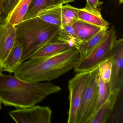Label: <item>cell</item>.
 Here are the masks:
<instances>
[{
    "label": "cell",
    "instance_id": "cell-24",
    "mask_svg": "<svg viewBox=\"0 0 123 123\" xmlns=\"http://www.w3.org/2000/svg\"><path fill=\"white\" fill-rule=\"evenodd\" d=\"M103 3L99 0H86V5L84 8L91 12H100L101 6Z\"/></svg>",
    "mask_w": 123,
    "mask_h": 123
},
{
    "label": "cell",
    "instance_id": "cell-4",
    "mask_svg": "<svg viewBox=\"0 0 123 123\" xmlns=\"http://www.w3.org/2000/svg\"><path fill=\"white\" fill-rule=\"evenodd\" d=\"M117 35L114 26L107 31V35L100 43L86 58L80 60L74 68L76 73L90 71L110 57Z\"/></svg>",
    "mask_w": 123,
    "mask_h": 123
},
{
    "label": "cell",
    "instance_id": "cell-14",
    "mask_svg": "<svg viewBox=\"0 0 123 123\" xmlns=\"http://www.w3.org/2000/svg\"><path fill=\"white\" fill-rule=\"evenodd\" d=\"M108 29H103L86 41L82 42L77 49L80 53V59L87 57L105 38Z\"/></svg>",
    "mask_w": 123,
    "mask_h": 123
},
{
    "label": "cell",
    "instance_id": "cell-8",
    "mask_svg": "<svg viewBox=\"0 0 123 123\" xmlns=\"http://www.w3.org/2000/svg\"><path fill=\"white\" fill-rule=\"evenodd\" d=\"M52 111L47 106L35 105L11 111L9 114L18 123H50Z\"/></svg>",
    "mask_w": 123,
    "mask_h": 123
},
{
    "label": "cell",
    "instance_id": "cell-17",
    "mask_svg": "<svg viewBox=\"0 0 123 123\" xmlns=\"http://www.w3.org/2000/svg\"><path fill=\"white\" fill-rule=\"evenodd\" d=\"M78 16L79 20L102 29H108L109 23L103 18L101 12H95L88 11L85 8H78Z\"/></svg>",
    "mask_w": 123,
    "mask_h": 123
},
{
    "label": "cell",
    "instance_id": "cell-12",
    "mask_svg": "<svg viewBox=\"0 0 123 123\" xmlns=\"http://www.w3.org/2000/svg\"><path fill=\"white\" fill-rule=\"evenodd\" d=\"M33 0H19L15 7L6 16L3 23L15 27L23 21Z\"/></svg>",
    "mask_w": 123,
    "mask_h": 123
},
{
    "label": "cell",
    "instance_id": "cell-29",
    "mask_svg": "<svg viewBox=\"0 0 123 123\" xmlns=\"http://www.w3.org/2000/svg\"><path fill=\"white\" fill-rule=\"evenodd\" d=\"M2 102H1V100L0 99V110L1 108V104H2Z\"/></svg>",
    "mask_w": 123,
    "mask_h": 123
},
{
    "label": "cell",
    "instance_id": "cell-25",
    "mask_svg": "<svg viewBox=\"0 0 123 123\" xmlns=\"http://www.w3.org/2000/svg\"><path fill=\"white\" fill-rule=\"evenodd\" d=\"M4 4V13L3 15L6 16L11 12L15 7L19 0H3Z\"/></svg>",
    "mask_w": 123,
    "mask_h": 123
},
{
    "label": "cell",
    "instance_id": "cell-3",
    "mask_svg": "<svg viewBox=\"0 0 123 123\" xmlns=\"http://www.w3.org/2000/svg\"><path fill=\"white\" fill-rule=\"evenodd\" d=\"M16 40L22 45L21 62L30 59L39 49L57 38L60 27L49 24L38 17L23 20L15 26Z\"/></svg>",
    "mask_w": 123,
    "mask_h": 123
},
{
    "label": "cell",
    "instance_id": "cell-9",
    "mask_svg": "<svg viewBox=\"0 0 123 123\" xmlns=\"http://www.w3.org/2000/svg\"><path fill=\"white\" fill-rule=\"evenodd\" d=\"M15 41V27L0 22V64L2 67Z\"/></svg>",
    "mask_w": 123,
    "mask_h": 123
},
{
    "label": "cell",
    "instance_id": "cell-15",
    "mask_svg": "<svg viewBox=\"0 0 123 123\" xmlns=\"http://www.w3.org/2000/svg\"><path fill=\"white\" fill-rule=\"evenodd\" d=\"M76 35L81 42L88 41L103 29L78 20L72 25Z\"/></svg>",
    "mask_w": 123,
    "mask_h": 123
},
{
    "label": "cell",
    "instance_id": "cell-7",
    "mask_svg": "<svg viewBox=\"0 0 123 123\" xmlns=\"http://www.w3.org/2000/svg\"><path fill=\"white\" fill-rule=\"evenodd\" d=\"M109 59L112 64L111 76L109 83V93L118 96L123 90V38L116 40Z\"/></svg>",
    "mask_w": 123,
    "mask_h": 123
},
{
    "label": "cell",
    "instance_id": "cell-26",
    "mask_svg": "<svg viewBox=\"0 0 123 123\" xmlns=\"http://www.w3.org/2000/svg\"><path fill=\"white\" fill-rule=\"evenodd\" d=\"M4 4L3 0H0V22H1V16L4 13Z\"/></svg>",
    "mask_w": 123,
    "mask_h": 123
},
{
    "label": "cell",
    "instance_id": "cell-23",
    "mask_svg": "<svg viewBox=\"0 0 123 123\" xmlns=\"http://www.w3.org/2000/svg\"><path fill=\"white\" fill-rule=\"evenodd\" d=\"M112 70V64L109 59L103 61L98 65L99 75L104 83H108L110 82Z\"/></svg>",
    "mask_w": 123,
    "mask_h": 123
},
{
    "label": "cell",
    "instance_id": "cell-5",
    "mask_svg": "<svg viewBox=\"0 0 123 123\" xmlns=\"http://www.w3.org/2000/svg\"><path fill=\"white\" fill-rule=\"evenodd\" d=\"M98 65L91 70L77 115L76 123H87L95 113L98 91Z\"/></svg>",
    "mask_w": 123,
    "mask_h": 123
},
{
    "label": "cell",
    "instance_id": "cell-19",
    "mask_svg": "<svg viewBox=\"0 0 123 123\" xmlns=\"http://www.w3.org/2000/svg\"><path fill=\"white\" fill-rule=\"evenodd\" d=\"M57 39L66 42L71 46L77 49L82 43L76 35L72 25L67 26L60 28Z\"/></svg>",
    "mask_w": 123,
    "mask_h": 123
},
{
    "label": "cell",
    "instance_id": "cell-2",
    "mask_svg": "<svg viewBox=\"0 0 123 123\" xmlns=\"http://www.w3.org/2000/svg\"><path fill=\"white\" fill-rule=\"evenodd\" d=\"M80 59L78 50L72 47L50 57L29 59L20 64L14 76L31 82H49L73 69Z\"/></svg>",
    "mask_w": 123,
    "mask_h": 123
},
{
    "label": "cell",
    "instance_id": "cell-6",
    "mask_svg": "<svg viewBox=\"0 0 123 123\" xmlns=\"http://www.w3.org/2000/svg\"><path fill=\"white\" fill-rule=\"evenodd\" d=\"M91 70L78 73L68 82L69 106L68 123H76L77 115Z\"/></svg>",
    "mask_w": 123,
    "mask_h": 123
},
{
    "label": "cell",
    "instance_id": "cell-21",
    "mask_svg": "<svg viewBox=\"0 0 123 123\" xmlns=\"http://www.w3.org/2000/svg\"><path fill=\"white\" fill-rule=\"evenodd\" d=\"M118 99L119 101L118 103L117 100L107 122L111 123H122L123 122V90L120 93Z\"/></svg>",
    "mask_w": 123,
    "mask_h": 123
},
{
    "label": "cell",
    "instance_id": "cell-28",
    "mask_svg": "<svg viewBox=\"0 0 123 123\" xmlns=\"http://www.w3.org/2000/svg\"><path fill=\"white\" fill-rule=\"evenodd\" d=\"M3 72V67L1 64H0V74L2 73Z\"/></svg>",
    "mask_w": 123,
    "mask_h": 123
},
{
    "label": "cell",
    "instance_id": "cell-20",
    "mask_svg": "<svg viewBox=\"0 0 123 123\" xmlns=\"http://www.w3.org/2000/svg\"><path fill=\"white\" fill-rule=\"evenodd\" d=\"M78 9L68 4L62 6L61 28L72 25L74 23L79 20Z\"/></svg>",
    "mask_w": 123,
    "mask_h": 123
},
{
    "label": "cell",
    "instance_id": "cell-18",
    "mask_svg": "<svg viewBox=\"0 0 123 123\" xmlns=\"http://www.w3.org/2000/svg\"><path fill=\"white\" fill-rule=\"evenodd\" d=\"M62 6L41 11L37 14V17L49 24L61 28Z\"/></svg>",
    "mask_w": 123,
    "mask_h": 123
},
{
    "label": "cell",
    "instance_id": "cell-13",
    "mask_svg": "<svg viewBox=\"0 0 123 123\" xmlns=\"http://www.w3.org/2000/svg\"><path fill=\"white\" fill-rule=\"evenodd\" d=\"M63 5L62 0H33L23 20L37 17V14L41 11Z\"/></svg>",
    "mask_w": 123,
    "mask_h": 123
},
{
    "label": "cell",
    "instance_id": "cell-27",
    "mask_svg": "<svg viewBox=\"0 0 123 123\" xmlns=\"http://www.w3.org/2000/svg\"><path fill=\"white\" fill-rule=\"evenodd\" d=\"M75 0H62L64 4H67L69 3L74 2Z\"/></svg>",
    "mask_w": 123,
    "mask_h": 123
},
{
    "label": "cell",
    "instance_id": "cell-10",
    "mask_svg": "<svg viewBox=\"0 0 123 123\" xmlns=\"http://www.w3.org/2000/svg\"><path fill=\"white\" fill-rule=\"evenodd\" d=\"M66 42L55 39L44 45L30 59H43L56 55L72 48Z\"/></svg>",
    "mask_w": 123,
    "mask_h": 123
},
{
    "label": "cell",
    "instance_id": "cell-16",
    "mask_svg": "<svg viewBox=\"0 0 123 123\" xmlns=\"http://www.w3.org/2000/svg\"><path fill=\"white\" fill-rule=\"evenodd\" d=\"M117 98L109 96L104 103L94 113L87 123H106Z\"/></svg>",
    "mask_w": 123,
    "mask_h": 123
},
{
    "label": "cell",
    "instance_id": "cell-11",
    "mask_svg": "<svg viewBox=\"0 0 123 123\" xmlns=\"http://www.w3.org/2000/svg\"><path fill=\"white\" fill-rule=\"evenodd\" d=\"M23 53L22 45L17 40L7 56L3 65V71L14 73L22 63L21 58Z\"/></svg>",
    "mask_w": 123,
    "mask_h": 123
},
{
    "label": "cell",
    "instance_id": "cell-22",
    "mask_svg": "<svg viewBox=\"0 0 123 123\" xmlns=\"http://www.w3.org/2000/svg\"><path fill=\"white\" fill-rule=\"evenodd\" d=\"M109 95V83H104L100 77L98 99L95 113L108 98Z\"/></svg>",
    "mask_w": 123,
    "mask_h": 123
},
{
    "label": "cell",
    "instance_id": "cell-1",
    "mask_svg": "<svg viewBox=\"0 0 123 123\" xmlns=\"http://www.w3.org/2000/svg\"><path fill=\"white\" fill-rule=\"evenodd\" d=\"M61 90L50 81L31 82L2 73L0 74V99L6 106L18 108L31 107Z\"/></svg>",
    "mask_w": 123,
    "mask_h": 123
}]
</instances>
